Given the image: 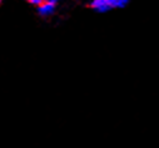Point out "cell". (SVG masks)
<instances>
[{
    "label": "cell",
    "mask_w": 159,
    "mask_h": 148,
    "mask_svg": "<svg viewBox=\"0 0 159 148\" xmlns=\"http://www.w3.org/2000/svg\"><path fill=\"white\" fill-rule=\"evenodd\" d=\"M111 4L114 9H122V8H125L129 4V2L128 0H111Z\"/></svg>",
    "instance_id": "3957f363"
},
{
    "label": "cell",
    "mask_w": 159,
    "mask_h": 148,
    "mask_svg": "<svg viewBox=\"0 0 159 148\" xmlns=\"http://www.w3.org/2000/svg\"><path fill=\"white\" fill-rule=\"evenodd\" d=\"M0 4H2V2H0Z\"/></svg>",
    "instance_id": "5b68a950"
},
{
    "label": "cell",
    "mask_w": 159,
    "mask_h": 148,
    "mask_svg": "<svg viewBox=\"0 0 159 148\" xmlns=\"http://www.w3.org/2000/svg\"><path fill=\"white\" fill-rule=\"evenodd\" d=\"M42 3H43V0H29V2H28V4H30V5H34L35 8L40 7V5H42Z\"/></svg>",
    "instance_id": "277c9868"
},
{
    "label": "cell",
    "mask_w": 159,
    "mask_h": 148,
    "mask_svg": "<svg viewBox=\"0 0 159 148\" xmlns=\"http://www.w3.org/2000/svg\"><path fill=\"white\" fill-rule=\"evenodd\" d=\"M57 7H58L57 0H43L42 5L36 8V13L43 18H47V16H50L55 13Z\"/></svg>",
    "instance_id": "6da1fadb"
},
{
    "label": "cell",
    "mask_w": 159,
    "mask_h": 148,
    "mask_svg": "<svg viewBox=\"0 0 159 148\" xmlns=\"http://www.w3.org/2000/svg\"><path fill=\"white\" fill-rule=\"evenodd\" d=\"M88 7L97 13H107V12L114 9L111 0H92L88 4Z\"/></svg>",
    "instance_id": "7a4b0ae2"
}]
</instances>
